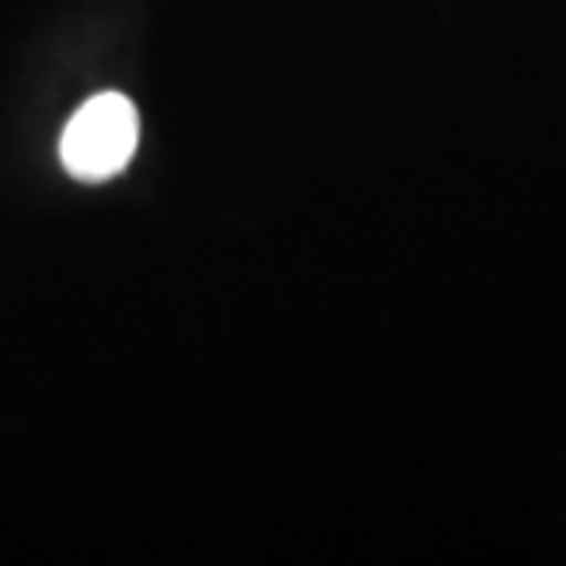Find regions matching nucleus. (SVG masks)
Returning a JSON list of instances; mask_svg holds the SVG:
<instances>
[{
    "label": "nucleus",
    "mask_w": 566,
    "mask_h": 566,
    "mask_svg": "<svg viewBox=\"0 0 566 566\" xmlns=\"http://www.w3.org/2000/svg\"><path fill=\"white\" fill-rule=\"evenodd\" d=\"M140 144V115L122 93H99L66 122L60 158L74 180H111L129 166Z\"/></svg>",
    "instance_id": "nucleus-1"
}]
</instances>
